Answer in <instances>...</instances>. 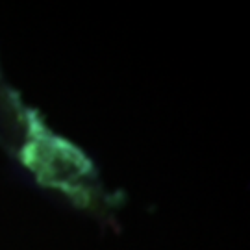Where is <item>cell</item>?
<instances>
[{
    "label": "cell",
    "instance_id": "1",
    "mask_svg": "<svg viewBox=\"0 0 250 250\" xmlns=\"http://www.w3.org/2000/svg\"><path fill=\"white\" fill-rule=\"evenodd\" d=\"M22 163L34 170L41 184L63 189L72 198L89 200L87 191L78 184L91 174V161L80 148L48 132L34 111L28 113V143L22 148Z\"/></svg>",
    "mask_w": 250,
    "mask_h": 250
}]
</instances>
